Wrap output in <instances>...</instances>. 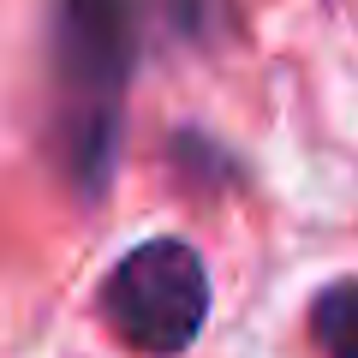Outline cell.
<instances>
[{
	"mask_svg": "<svg viewBox=\"0 0 358 358\" xmlns=\"http://www.w3.org/2000/svg\"><path fill=\"white\" fill-rule=\"evenodd\" d=\"M310 334L329 358H358V281H334L310 305Z\"/></svg>",
	"mask_w": 358,
	"mask_h": 358,
	"instance_id": "cell-3",
	"label": "cell"
},
{
	"mask_svg": "<svg viewBox=\"0 0 358 358\" xmlns=\"http://www.w3.org/2000/svg\"><path fill=\"white\" fill-rule=\"evenodd\" d=\"M102 317L138 352H155V358L185 352L209 317L203 257L185 239H150L138 251H126L102 287Z\"/></svg>",
	"mask_w": 358,
	"mask_h": 358,
	"instance_id": "cell-2",
	"label": "cell"
},
{
	"mask_svg": "<svg viewBox=\"0 0 358 358\" xmlns=\"http://www.w3.org/2000/svg\"><path fill=\"white\" fill-rule=\"evenodd\" d=\"M138 54L131 0H54V96H60V150L72 173L102 179L114 162L120 96Z\"/></svg>",
	"mask_w": 358,
	"mask_h": 358,
	"instance_id": "cell-1",
	"label": "cell"
}]
</instances>
